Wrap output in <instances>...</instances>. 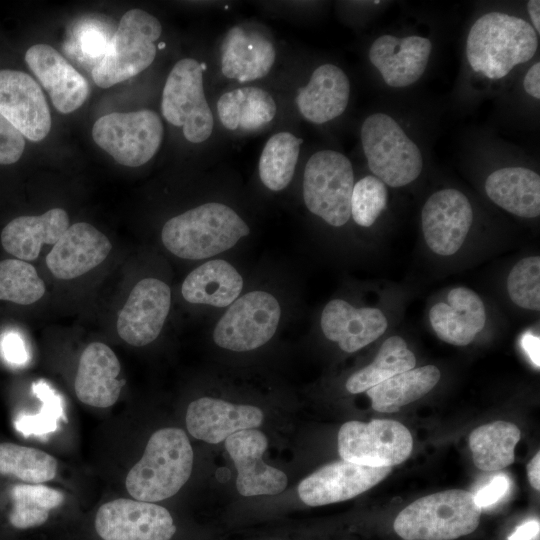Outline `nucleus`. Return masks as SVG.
Masks as SVG:
<instances>
[{"label":"nucleus","instance_id":"1","mask_svg":"<svg viewBox=\"0 0 540 540\" xmlns=\"http://www.w3.org/2000/svg\"><path fill=\"white\" fill-rule=\"evenodd\" d=\"M538 49V34L523 18L488 12L471 26L465 46L472 71L490 80L506 77L530 61Z\"/></svg>","mask_w":540,"mask_h":540},{"label":"nucleus","instance_id":"2","mask_svg":"<svg viewBox=\"0 0 540 540\" xmlns=\"http://www.w3.org/2000/svg\"><path fill=\"white\" fill-rule=\"evenodd\" d=\"M249 233L247 223L231 207L209 202L169 219L161 239L175 256L202 260L231 249Z\"/></svg>","mask_w":540,"mask_h":540},{"label":"nucleus","instance_id":"3","mask_svg":"<svg viewBox=\"0 0 540 540\" xmlns=\"http://www.w3.org/2000/svg\"><path fill=\"white\" fill-rule=\"evenodd\" d=\"M193 450L186 433L163 428L152 434L142 458L126 476L128 493L144 502H158L175 495L188 481Z\"/></svg>","mask_w":540,"mask_h":540},{"label":"nucleus","instance_id":"4","mask_svg":"<svg viewBox=\"0 0 540 540\" xmlns=\"http://www.w3.org/2000/svg\"><path fill=\"white\" fill-rule=\"evenodd\" d=\"M481 512L474 494L451 489L412 502L400 511L393 527L404 540H453L472 533Z\"/></svg>","mask_w":540,"mask_h":540},{"label":"nucleus","instance_id":"5","mask_svg":"<svg viewBox=\"0 0 540 540\" xmlns=\"http://www.w3.org/2000/svg\"><path fill=\"white\" fill-rule=\"evenodd\" d=\"M360 139L370 171L386 186H407L422 173L424 161L419 146L389 114L376 112L367 116Z\"/></svg>","mask_w":540,"mask_h":540},{"label":"nucleus","instance_id":"6","mask_svg":"<svg viewBox=\"0 0 540 540\" xmlns=\"http://www.w3.org/2000/svg\"><path fill=\"white\" fill-rule=\"evenodd\" d=\"M162 26L159 20L141 9L127 11L109 43L101 62L92 70L94 83L109 88L148 68L156 57Z\"/></svg>","mask_w":540,"mask_h":540},{"label":"nucleus","instance_id":"7","mask_svg":"<svg viewBox=\"0 0 540 540\" xmlns=\"http://www.w3.org/2000/svg\"><path fill=\"white\" fill-rule=\"evenodd\" d=\"M354 172L342 153L325 149L308 159L303 175V200L307 209L333 227L345 225L351 216Z\"/></svg>","mask_w":540,"mask_h":540},{"label":"nucleus","instance_id":"8","mask_svg":"<svg viewBox=\"0 0 540 540\" xmlns=\"http://www.w3.org/2000/svg\"><path fill=\"white\" fill-rule=\"evenodd\" d=\"M161 111L174 126L182 127L191 143L206 141L214 119L203 87V66L193 58L179 60L171 69L162 92Z\"/></svg>","mask_w":540,"mask_h":540},{"label":"nucleus","instance_id":"9","mask_svg":"<svg viewBox=\"0 0 540 540\" xmlns=\"http://www.w3.org/2000/svg\"><path fill=\"white\" fill-rule=\"evenodd\" d=\"M163 134L160 117L149 109L106 114L92 128L95 143L128 167L147 163L159 150Z\"/></svg>","mask_w":540,"mask_h":540},{"label":"nucleus","instance_id":"10","mask_svg":"<svg viewBox=\"0 0 540 540\" xmlns=\"http://www.w3.org/2000/svg\"><path fill=\"white\" fill-rule=\"evenodd\" d=\"M281 318L277 298L255 290L238 297L221 316L213 330L219 347L244 352L266 344L276 333Z\"/></svg>","mask_w":540,"mask_h":540},{"label":"nucleus","instance_id":"11","mask_svg":"<svg viewBox=\"0 0 540 540\" xmlns=\"http://www.w3.org/2000/svg\"><path fill=\"white\" fill-rule=\"evenodd\" d=\"M413 439L400 422L373 419L367 423L348 421L338 432V452L345 461L369 466L392 467L411 454Z\"/></svg>","mask_w":540,"mask_h":540},{"label":"nucleus","instance_id":"12","mask_svg":"<svg viewBox=\"0 0 540 540\" xmlns=\"http://www.w3.org/2000/svg\"><path fill=\"white\" fill-rule=\"evenodd\" d=\"M95 529L103 540H171L176 532L166 508L126 498L103 504L96 514Z\"/></svg>","mask_w":540,"mask_h":540},{"label":"nucleus","instance_id":"13","mask_svg":"<svg viewBox=\"0 0 540 540\" xmlns=\"http://www.w3.org/2000/svg\"><path fill=\"white\" fill-rule=\"evenodd\" d=\"M473 208L467 196L455 188L434 192L421 211V225L428 247L441 256L457 253L471 229Z\"/></svg>","mask_w":540,"mask_h":540},{"label":"nucleus","instance_id":"14","mask_svg":"<svg viewBox=\"0 0 540 540\" xmlns=\"http://www.w3.org/2000/svg\"><path fill=\"white\" fill-rule=\"evenodd\" d=\"M171 306V290L163 281L147 277L132 289L121 309L116 328L128 344L142 347L160 334Z\"/></svg>","mask_w":540,"mask_h":540},{"label":"nucleus","instance_id":"15","mask_svg":"<svg viewBox=\"0 0 540 540\" xmlns=\"http://www.w3.org/2000/svg\"><path fill=\"white\" fill-rule=\"evenodd\" d=\"M0 114L30 141L43 140L51 129V115L44 94L28 74L0 70Z\"/></svg>","mask_w":540,"mask_h":540},{"label":"nucleus","instance_id":"16","mask_svg":"<svg viewBox=\"0 0 540 540\" xmlns=\"http://www.w3.org/2000/svg\"><path fill=\"white\" fill-rule=\"evenodd\" d=\"M392 467H369L343 459L327 464L298 486L300 499L309 506H322L354 498L382 481Z\"/></svg>","mask_w":540,"mask_h":540},{"label":"nucleus","instance_id":"17","mask_svg":"<svg viewBox=\"0 0 540 540\" xmlns=\"http://www.w3.org/2000/svg\"><path fill=\"white\" fill-rule=\"evenodd\" d=\"M267 446V437L257 429L241 430L225 439V448L237 470L236 487L241 495H275L286 488V474L262 460Z\"/></svg>","mask_w":540,"mask_h":540},{"label":"nucleus","instance_id":"18","mask_svg":"<svg viewBox=\"0 0 540 540\" xmlns=\"http://www.w3.org/2000/svg\"><path fill=\"white\" fill-rule=\"evenodd\" d=\"M431 53L429 38L384 34L373 41L368 56L388 86L405 88L423 76Z\"/></svg>","mask_w":540,"mask_h":540},{"label":"nucleus","instance_id":"19","mask_svg":"<svg viewBox=\"0 0 540 540\" xmlns=\"http://www.w3.org/2000/svg\"><path fill=\"white\" fill-rule=\"evenodd\" d=\"M220 51L222 74L239 82L265 77L276 59L271 37L253 25H239L228 30Z\"/></svg>","mask_w":540,"mask_h":540},{"label":"nucleus","instance_id":"20","mask_svg":"<svg viewBox=\"0 0 540 540\" xmlns=\"http://www.w3.org/2000/svg\"><path fill=\"white\" fill-rule=\"evenodd\" d=\"M25 61L59 112L71 113L86 101L87 80L53 47L35 44L26 51Z\"/></svg>","mask_w":540,"mask_h":540},{"label":"nucleus","instance_id":"21","mask_svg":"<svg viewBox=\"0 0 540 540\" xmlns=\"http://www.w3.org/2000/svg\"><path fill=\"white\" fill-rule=\"evenodd\" d=\"M111 249V242L102 232L89 223L78 222L53 245L46 265L55 277L69 280L101 264Z\"/></svg>","mask_w":540,"mask_h":540},{"label":"nucleus","instance_id":"22","mask_svg":"<svg viewBox=\"0 0 540 540\" xmlns=\"http://www.w3.org/2000/svg\"><path fill=\"white\" fill-rule=\"evenodd\" d=\"M263 418V412L256 406L202 397L189 404L186 426L194 438L217 444L238 431L255 429Z\"/></svg>","mask_w":540,"mask_h":540},{"label":"nucleus","instance_id":"23","mask_svg":"<svg viewBox=\"0 0 540 540\" xmlns=\"http://www.w3.org/2000/svg\"><path fill=\"white\" fill-rule=\"evenodd\" d=\"M387 326V319L380 309L356 308L343 299L329 301L320 318L324 336L348 353L356 352L378 339Z\"/></svg>","mask_w":540,"mask_h":540},{"label":"nucleus","instance_id":"24","mask_svg":"<svg viewBox=\"0 0 540 540\" xmlns=\"http://www.w3.org/2000/svg\"><path fill=\"white\" fill-rule=\"evenodd\" d=\"M486 317L480 296L463 286L451 289L446 302H437L429 311V321L436 335L455 346L470 344L483 330Z\"/></svg>","mask_w":540,"mask_h":540},{"label":"nucleus","instance_id":"25","mask_svg":"<svg viewBox=\"0 0 540 540\" xmlns=\"http://www.w3.org/2000/svg\"><path fill=\"white\" fill-rule=\"evenodd\" d=\"M120 362L104 343H90L82 352L75 378L78 399L90 406L107 408L118 399L123 380H118Z\"/></svg>","mask_w":540,"mask_h":540},{"label":"nucleus","instance_id":"26","mask_svg":"<svg viewBox=\"0 0 540 540\" xmlns=\"http://www.w3.org/2000/svg\"><path fill=\"white\" fill-rule=\"evenodd\" d=\"M350 92L346 73L340 67L326 63L317 67L307 85L298 90L296 104L306 120L323 124L344 113Z\"/></svg>","mask_w":540,"mask_h":540},{"label":"nucleus","instance_id":"27","mask_svg":"<svg viewBox=\"0 0 540 540\" xmlns=\"http://www.w3.org/2000/svg\"><path fill=\"white\" fill-rule=\"evenodd\" d=\"M488 198L503 210L526 219L540 215V176L523 166H506L488 175Z\"/></svg>","mask_w":540,"mask_h":540},{"label":"nucleus","instance_id":"28","mask_svg":"<svg viewBox=\"0 0 540 540\" xmlns=\"http://www.w3.org/2000/svg\"><path fill=\"white\" fill-rule=\"evenodd\" d=\"M69 228L65 210L53 208L39 216H20L2 230L3 248L23 261L35 260L43 244L55 245Z\"/></svg>","mask_w":540,"mask_h":540},{"label":"nucleus","instance_id":"29","mask_svg":"<svg viewBox=\"0 0 540 540\" xmlns=\"http://www.w3.org/2000/svg\"><path fill=\"white\" fill-rule=\"evenodd\" d=\"M243 286V278L232 264L214 259L204 262L187 275L181 293L188 303L224 308L239 297Z\"/></svg>","mask_w":540,"mask_h":540},{"label":"nucleus","instance_id":"30","mask_svg":"<svg viewBox=\"0 0 540 540\" xmlns=\"http://www.w3.org/2000/svg\"><path fill=\"white\" fill-rule=\"evenodd\" d=\"M277 106L264 89L246 86L222 94L217 102V114L228 130L256 131L275 117Z\"/></svg>","mask_w":540,"mask_h":540},{"label":"nucleus","instance_id":"31","mask_svg":"<svg viewBox=\"0 0 540 540\" xmlns=\"http://www.w3.org/2000/svg\"><path fill=\"white\" fill-rule=\"evenodd\" d=\"M440 371L434 365L414 367L367 390L372 408L378 412L394 413L401 407L420 399L440 380Z\"/></svg>","mask_w":540,"mask_h":540},{"label":"nucleus","instance_id":"32","mask_svg":"<svg viewBox=\"0 0 540 540\" xmlns=\"http://www.w3.org/2000/svg\"><path fill=\"white\" fill-rule=\"evenodd\" d=\"M520 436L519 428L506 421L475 428L469 436L475 466L483 471H498L510 465Z\"/></svg>","mask_w":540,"mask_h":540},{"label":"nucleus","instance_id":"33","mask_svg":"<svg viewBox=\"0 0 540 540\" xmlns=\"http://www.w3.org/2000/svg\"><path fill=\"white\" fill-rule=\"evenodd\" d=\"M115 31L110 20L103 15L83 16L69 27L64 42L65 53L92 72L104 58Z\"/></svg>","mask_w":540,"mask_h":540},{"label":"nucleus","instance_id":"34","mask_svg":"<svg viewBox=\"0 0 540 540\" xmlns=\"http://www.w3.org/2000/svg\"><path fill=\"white\" fill-rule=\"evenodd\" d=\"M416 358L400 336H391L381 345L375 359L366 367L353 373L346 381L348 392L358 394L394 375L413 369Z\"/></svg>","mask_w":540,"mask_h":540},{"label":"nucleus","instance_id":"35","mask_svg":"<svg viewBox=\"0 0 540 540\" xmlns=\"http://www.w3.org/2000/svg\"><path fill=\"white\" fill-rule=\"evenodd\" d=\"M303 140L290 132H278L266 142L259 159V177L266 188L281 191L291 182Z\"/></svg>","mask_w":540,"mask_h":540},{"label":"nucleus","instance_id":"36","mask_svg":"<svg viewBox=\"0 0 540 540\" xmlns=\"http://www.w3.org/2000/svg\"><path fill=\"white\" fill-rule=\"evenodd\" d=\"M11 499L10 524L18 529H27L45 523L50 510L62 504L64 495L42 484H18L11 490Z\"/></svg>","mask_w":540,"mask_h":540},{"label":"nucleus","instance_id":"37","mask_svg":"<svg viewBox=\"0 0 540 540\" xmlns=\"http://www.w3.org/2000/svg\"><path fill=\"white\" fill-rule=\"evenodd\" d=\"M56 459L39 449L0 443V473L11 475L27 484H41L57 473Z\"/></svg>","mask_w":540,"mask_h":540},{"label":"nucleus","instance_id":"38","mask_svg":"<svg viewBox=\"0 0 540 540\" xmlns=\"http://www.w3.org/2000/svg\"><path fill=\"white\" fill-rule=\"evenodd\" d=\"M45 293V284L30 263L20 259L0 261V300L29 305Z\"/></svg>","mask_w":540,"mask_h":540},{"label":"nucleus","instance_id":"39","mask_svg":"<svg viewBox=\"0 0 540 540\" xmlns=\"http://www.w3.org/2000/svg\"><path fill=\"white\" fill-rule=\"evenodd\" d=\"M387 186L377 177L367 175L354 183L351 216L361 227H371L386 209Z\"/></svg>","mask_w":540,"mask_h":540},{"label":"nucleus","instance_id":"40","mask_svg":"<svg viewBox=\"0 0 540 540\" xmlns=\"http://www.w3.org/2000/svg\"><path fill=\"white\" fill-rule=\"evenodd\" d=\"M507 291L511 301L523 309H540V257L519 260L509 272Z\"/></svg>","mask_w":540,"mask_h":540},{"label":"nucleus","instance_id":"41","mask_svg":"<svg viewBox=\"0 0 540 540\" xmlns=\"http://www.w3.org/2000/svg\"><path fill=\"white\" fill-rule=\"evenodd\" d=\"M35 395L42 406L37 414H23L15 421L16 429L24 436L44 435L57 428L58 420L63 415L61 397L43 380L33 384Z\"/></svg>","mask_w":540,"mask_h":540},{"label":"nucleus","instance_id":"42","mask_svg":"<svg viewBox=\"0 0 540 540\" xmlns=\"http://www.w3.org/2000/svg\"><path fill=\"white\" fill-rule=\"evenodd\" d=\"M24 148L23 135L0 114V164L17 162Z\"/></svg>","mask_w":540,"mask_h":540},{"label":"nucleus","instance_id":"43","mask_svg":"<svg viewBox=\"0 0 540 540\" xmlns=\"http://www.w3.org/2000/svg\"><path fill=\"white\" fill-rule=\"evenodd\" d=\"M0 349L4 359L13 365H25L29 354L21 335L15 331L5 332L0 340Z\"/></svg>","mask_w":540,"mask_h":540},{"label":"nucleus","instance_id":"44","mask_svg":"<svg viewBox=\"0 0 540 540\" xmlns=\"http://www.w3.org/2000/svg\"><path fill=\"white\" fill-rule=\"evenodd\" d=\"M509 488V478L503 474L497 475L474 495V500L481 509L491 506L503 498Z\"/></svg>","mask_w":540,"mask_h":540},{"label":"nucleus","instance_id":"45","mask_svg":"<svg viewBox=\"0 0 540 540\" xmlns=\"http://www.w3.org/2000/svg\"><path fill=\"white\" fill-rule=\"evenodd\" d=\"M525 92L532 98L540 99V62H535L526 72L523 79Z\"/></svg>","mask_w":540,"mask_h":540},{"label":"nucleus","instance_id":"46","mask_svg":"<svg viewBox=\"0 0 540 540\" xmlns=\"http://www.w3.org/2000/svg\"><path fill=\"white\" fill-rule=\"evenodd\" d=\"M539 531V521H526L516 528V530L509 536L508 540H535L539 537Z\"/></svg>","mask_w":540,"mask_h":540},{"label":"nucleus","instance_id":"47","mask_svg":"<svg viewBox=\"0 0 540 540\" xmlns=\"http://www.w3.org/2000/svg\"><path fill=\"white\" fill-rule=\"evenodd\" d=\"M539 337L531 334L530 332L526 333L521 339V345L533 364L539 368L540 358H539Z\"/></svg>","mask_w":540,"mask_h":540},{"label":"nucleus","instance_id":"48","mask_svg":"<svg viewBox=\"0 0 540 540\" xmlns=\"http://www.w3.org/2000/svg\"><path fill=\"white\" fill-rule=\"evenodd\" d=\"M527 476L531 486L540 490V453L537 452L527 465Z\"/></svg>","mask_w":540,"mask_h":540},{"label":"nucleus","instance_id":"49","mask_svg":"<svg viewBox=\"0 0 540 540\" xmlns=\"http://www.w3.org/2000/svg\"><path fill=\"white\" fill-rule=\"evenodd\" d=\"M527 11L529 18L531 20V25L539 35L540 33V1L539 0H529L527 2Z\"/></svg>","mask_w":540,"mask_h":540}]
</instances>
